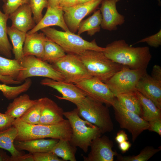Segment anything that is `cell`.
<instances>
[{"mask_svg": "<svg viewBox=\"0 0 161 161\" xmlns=\"http://www.w3.org/2000/svg\"><path fill=\"white\" fill-rule=\"evenodd\" d=\"M102 52L113 62L133 69H146L152 58L148 47H133L123 39L108 44Z\"/></svg>", "mask_w": 161, "mask_h": 161, "instance_id": "6da1fadb", "label": "cell"}, {"mask_svg": "<svg viewBox=\"0 0 161 161\" xmlns=\"http://www.w3.org/2000/svg\"><path fill=\"white\" fill-rule=\"evenodd\" d=\"M13 126L17 130L15 140L18 141L48 138L69 141L72 134V128L67 119L54 124L43 125L30 124L16 119Z\"/></svg>", "mask_w": 161, "mask_h": 161, "instance_id": "7a4b0ae2", "label": "cell"}, {"mask_svg": "<svg viewBox=\"0 0 161 161\" xmlns=\"http://www.w3.org/2000/svg\"><path fill=\"white\" fill-rule=\"evenodd\" d=\"M63 115L69 120L72 128L70 143L86 153L92 141L102 135L100 130L95 125L82 119L78 114L77 108L64 112Z\"/></svg>", "mask_w": 161, "mask_h": 161, "instance_id": "3957f363", "label": "cell"}, {"mask_svg": "<svg viewBox=\"0 0 161 161\" xmlns=\"http://www.w3.org/2000/svg\"><path fill=\"white\" fill-rule=\"evenodd\" d=\"M49 39L61 47L67 54L78 55L85 50L103 51L105 47L98 46L94 39L91 41L70 31H62L48 27L41 30Z\"/></svg>", "mask_w": 161, "mask_h": 161, "instance_id": "277c9868", "label": "cell"}, {"mask_svg": "<svg viewBox=\"0 0 161 161\" xmlns=\"http://www.w3.org/2000/svg\"><path fill=\"white\" fill-rule=\"evenodd\" d=\"M77 55L90 75L103 82L125 66L113 62L101 51L87 50Z\"/></svg>", "mask_w": 161, "mask_h": 161, "instance_id": "5b68a950", "label": "cell"}, {"mask_svg": "<svg viewBox=\"0 0 161 161\" xmlns=\"http://www.w3.org/2000/svg\"><path fill=\"white\" fill-rule=\"evenodd\" d=\"M75 105L79 116L97 126L102 134L112 131L114 125L109 111L103 103L86 96Z\"/></svg>", "mask_w": 161, "mask_h": 161, "instance_id": "8992f818", "label": "cell"}, {"mask_svg": "<svg viewBox=\"0 0 161 161\" xmlns=\"http://www.w3.org/2000/svg\"><path fill=\"white\" fill-rule=\"evenodd\" d=\"M25 69L21 71L16 80L22 82L33 77H41L57 81H64V78L51 64L35 56H24L20 62Z\"/></svg>", "mask_w": 161, "mask_h": 161, "instance_id": "52a82bcc", "label": "cell"}, {"mask_svg": "<svg viewBox=\"0 0 161 161\" xmlns=\"http://www.w3.org/2000/svg\"><path fill=\"white\" fill-rule=\"evenodd\" d=\"M146 72V69H133L125 66L103 82L116 97L135 91L138 80Z\"/></svg>", "mask_w": 161, "mask_h": 161, "instance_id": "ba28073f", "label": "cell"}, {"mask_svg": "<svg viewBox=\"0 0 161 161\" xmlns=\"http://www.w3.org/2000/svg\"><path fill=\"white\" fill-rule=\"evenodd\" d=\"M60 73L64 81L75 83L92 77L77 55L67 54L63 58L51 64Z\"/></svg>", "mask_w": 161, "mask_h": 161, "instance_id": "9c48e42d", "label": "cell"}, {"mask_svg": "<svg viewBox=\"0 0 161 161\" xmlns=\"http://www.w3.org/2000/svg\"><path fill=\"white\" fill-rule=\"evenodd\" d=\"M112 106L116 120L121 128L127 129L131 134L133 142L143 131L148 130L149 122L136 114L125 108L116 97Z\"/></svg>", "mask_w": 161, "mask_h": 161, "instance_id": "30bf717a", "label": "cell"}, {"mask_svg": "<svg viewBox=\"0 0 161 161\" xmlns=\"http://www.w3.org/2000/svg\"><path fill=\"white\" fill-rule=\"evenodd\" d=\"M87 96L96 101L111 106L115 97L106 84L93 77L84 79L74 83Z\"/></svg>", "mask_w": 161, "mask_h": 161, "instance_id": "8fae6325", "label": "cell"}, {"mask_svg": "<svg viewBox=\"0 0 161 161\" xmlns=\"http://www.w3.org/2000/svg\"><path fill=\"white\" fill-rule=\"evenodd\" d=\"M103 0H92L71 6L62 7L64 17L69 31L75 33L82 19L94 11Z\"/></svg>", "mask_w": 161, "mask_h": 161, "instance_id": "7c38bea8", "label": "cell"}, {"mask_svg": "<svg viewBox=\"0 0 161 161\" xmlns=\"http://www.w3.org/2000/svg\"><path fill=\"white\" fill-rule=\"evenodd\" d=\"M90 146L91 151L87 156H83L84 161H113L118 154L112 150L113 142L105 135L94 139Z\"/></svg>", "mask_w": 161, "mask_h": 161, "instance_id": "4fadbf2b", "label": "cell"}, {"mask_svg": "<svg viewBox=\"0 0 161 161\" xmlns=\"http://www.w3.org/2000/svg\"><path fill=\"white\" fill-rule=\"evenodd\" d=\"M40 83L42 85L52 88L58 91L62 95L61 97L55 96L58 99L67 100L75 104L86 96L81 90L72 83L45 78L42 80Z\"/></svg>", "mask_w": 161, "mask_h": 161, "instance_id": "5bb4252c", "label": "cell"}, {"mask_svg": "<svg viewBox=\"0 0 161 161\" xmlns=\"http://www.w3.org/2000/svg\"><path fill=\"white\" fill-rule=\"evenodd\" d=\"M120 0H103L99 9L102 15L101 27L110 31L115 30L117 27L123 24L125 21V17L119 13L116 4Z\"/></svg>", "mask_w": 161, "mask_h": 161, "instance_id": "9a60e30c", "label": "cell"}, {"mask_svg": "<svg viewBox=\"0 0 161 161\" xmlns=\"http://www.w3.org/2000/svg\"><path fill=\"white\" fill-rule=\"evenodd\" d=\"M135 90L161 109V82L154 79L146 72L138 80Z\"/></svg>", "mask_w": 161, "mask_h": 161, "instance_id": "2e32d148", "label": "cell"}, {"mask_svg": "<svg viewBox=\"0 0 161 161\" xmlns=\"http://www.w3.org/2000/svg\"><path fill=\"white\" fill-rule=\"evenodd\" d=\"M54 26L60 27L64 31H70L64 20L62 8L52 7L48 5L44 16L35 27L27 33L32 34L43 28Z\"/></svg>", "mask_w": 161, "mask_h": 161, "instance_id": "e0dca14e", "label": "cell"}, {"mask_svg": "<svg viewBox=\"0 0 161 161\" xmlns=\"http://www.w3.org/2000/svg\"><path fill=\"white\" fill-rule=\"evenodd\" d=\"M32 14L29 4L23 5L9 15L12 21L11 27L27 33L32 29L36 24L32 16Z\"/></svg>", "mask_w": 161, "mask_h": 161, "instance_id": "ac0fdd59", "label": "cell"}, {"mask_svg": "<svg viewBox=\"0 0 161 161\" xmlns=\"http://www.w3.org/2000/svg\"><path fill=\"white\" fill-rule=\"evenodd\" d=\"M42 107L41 117L38 124L52 125L64 119V111L54 101L47 97L41 98Z\"/></svg>", "mask_w": 161, "mask_h": 161, "instance_id": "d6986e66", "label": "cell"}, {"mask_svg": "<svg viewBox=\"0 0 161 161\" xmlns=\"http://www.w3.org/2000/svg\"><path fill=\"white\" fill-rule=\"evenodd\" d=\"M58 140V139L53 138L38 139L22 141L15 140L14 144L18 150H26L33 154L51 151Z\"/></svg>", "mask_w": 161, "mask_h": 161, "instance_id": "ffe728a7", "label": "cell"}, {"mask_svg": "<svg viewBox=\"0 0 161 161\" xmlns=\"http://www.w3.org/2000/svg\"><path fill=\"white\" fill-rule=\"evenodd\" d=\"M47 38L42 32L27 33L23 47L24 56L33 55L41 59Z\"/></svg>", "mask_w": 161, "mask_h": 161, "instance_id": "44dd1931", "label": "cell"}, {"mask_svg": "<svg viewBox=\"0 0 161 161\" xmlns=\"http://www.w3.org/2000/svg\"><path fill=\"white\" fill-rule=\"evenodd\" d=\"M13 99L7 107L5 113L15 119L19 118L38 100L31 99L27 94L18 96Z\"/></svg>", "mask_w": 161, "mask_h": 161, "instance_id": "7402d4cb", "label": "cell"}, {"mask_svg": "<svg viewBox=\"0 0 161 161\" xmlns=\"http://www.w3.org/2000/svg\"><path fill=\"white\" fill-rule=\"evenodd\" d=\"M136 92L141 106L140 117L144 120L150 122L161 119V109L158 108L150 99L143 95L137 91Z\"/></svg>", "mask_w": 161, "mask_h": 161, "instance_id": "603a6c76", "label": "cell"}, {"mask_svg": "<svg viewBox=\"0 0 161 161\" xmlns=\"http://www.w3.org/2000/svg\"><path fill=\"white\" fill-rule=\"evenodd\" d=\"M7 33L12 44V52L15 59L21 62L24 56L23 47L27 33L7 27Z\"/></svg>", "mask_w": 161, "mask_h": 161, "instance_id": "cb8c5ba5", "label": "cell"}, {"mask_svg": "<svg viewBox=\"0 0 161 161\" xmlns=\"http://www.w3.org/2000/svg\"><path fill=\"white\" fill-rule=\"evenodd\" d=\"M17 135L16 129L13 126L8 129L0 132V148L8 151L11 156L15 157L24 154L18 150L14 142Z\"/></svg>", "mask_w": 161, "mask_h": 161, "instance_id": "d4e9b609", "label": "cell"}, {"mask_svg": "<svg viewBox=\"0 0 161 161\" xmlns=\"http://www.w3.org/2000/svg\"><path fill=\"white\" fill-rule=\"evenodd\" d=\"M102 15L100 10H95L93 14L80 23L78 29V34L80 35L86 32L88 35L92 36L100 31Z\"/></svg>", "mask_w": 161, "mask_h": 161, "instance_id": "484cf974", "label": "cell"}, {"mask_svg": "<svg viewBox=\"0 0 161 161\" xmlns=\"http://www.w3.org/2000/svg\"><path fill=\"white\" fill-rule=\"evenodd\" d=\"M9 16L0 9V54L10 58L12 56V46L8 40L7 33V22Z\"/></svg>", "mask_w": 161, "mask_h": 161, "instance_id": "4316f807", "label": "cell"}, {"mask_svg": "<svg viewBox=\"0 0 161 161\" xmlns=\"http://www.w3.org/2000/svg\"><path fill=\"white\" fill-rule=\"evenodd\" d=\"M66 55L65 52L61 47L47 37L41 60L51 64Z\"/></svg>", "mask_w": 161, "mask_h": 161, "instance_id": "83f0119b", "label": "cell"}, {"mask_svg": "<svg viewBox=\"0 0 161 161\" xmlns=\"http://www.w3.org/2000/svg\"><path fill=\"white\" fill-rule=\"evenodd\" d=\"M24 69L20 62L16 59L0 56V75L10 77L16 80L20 72Z\"/></svg>", "mask_w": 161, "mask_h": 161, "instance_id": "f1b7e54d", "label": "cell"}, {"mask_svg": "<svg viewBox=\"0 0 161 161\" xmlns=\"http://www.w3.org/2000/svg\"><path fill=\"white\" fill-rule=\"evenodd\" d=\"M115 97L125 108L141 116V106L136 90L121 94Z\"/></svg>", "mask_w": 161, "mask_h": 161, "instance_id": "f546056e", "label": "cell"}, {"mask_svg": "<svg viewBox=\"0 0 161 161\" xmlns=\"http://www.w3.org/2000/svg\"><path fill=\"white\" fill-rule=\"evenodd\" d=\"M76 147L69 140H59L51 151L64 161H76Z\"/></svg>", "mask_w": 161, "mask_h": 161, "instance_id": "4dcf8cb0", "label": "cell"}, {"mask_svg": "<svg viewBox=\"0 0 161 161\" xmlns=\"http://www.w3.org/2000/svg\"><path fill=\"white\" fill-rule=\"evenodd\" d=\"M22 84L16 86H10L4 83H0V91L3 96L8 100L13 99L21 93L28 91L31 86L32 81L26 79Z\"/></svg>", "mask_w": 161, "mask_h": 161, "instance_id": "1f68e13d", "label": "cell"}, {"mask_svg": "<svg viewBox=\"0 0 161 161\" xmlns=\"http://www.w3.org/2000/svg\"><path fill=\"white\" fill-rule=\"evenodd\" d=\"M42 107L41 98L28 109L19 118L20 120L30 124H38L41 115Z\"/></svg>", "mask_w": 161, "mask_h": 161, "instance_id": "d6a6232c", "label": "cell"}, {"mask_svg": "<svg viewBox=\"0 0 161 161\" xmlns=\"http://www.w3.org/2000/svg\"><path fill=\"white\" fill-rule=\"evenodd\" d=\"M161 148H155L147 146L143 149L140 153L136 156H122L118 154L117 160L120 161H146L161 150Z\"/></svg>", "mask_w": 161, "mask_h": 161, "instance_id": "836d02e7", "label": "cell"}, {"mask_svg": "<svg viewBox=\"0 0 161 161\" xmlns=\"http://www.w3.org/2000/svg\"><path fill=\"white\" fill-rule=\"evenodd\" d=\"M29 4L31 9L33 18L36 24L43 17V9L47 8L48 6L47 0H30Z\"/></svg>", "mask_w": 161, "mask_h": 161, "instance_id": "e575fe53", "label": "cell"}, {"mask_svg": "<svg viewBox=\"0 0 161 161\" xmlns=\"http://www.w3.org/2000/svg\"><path fill=\"white\" fill-rule=\"evenodd\" d=\"M30 0H6L2 6L4 13L9 15L20 6L29 4Z\"/></svg>", "mask_w": 161, "mask_h": 161, "instance_id": "d590c367", "label": "cell"}, {"mask_svg": "<svg viewBox=\"0 0 161 161\" xmlns=\"http://www.w3.org/2000/svg\"><path fill=\"white\" fill-rule=\"evenodd\" d=\"M33 155L34 161H64L51 151L35 153Z\"/></svg>", "mask_w": 161, "mask_h": 161, "instance_id": "8d00e7d4", "label": "cell"}, {"mask_svg": "<svg viewBox=\"0 0 161 161\" xmlns=\"http://www.w3.org/2000/svg\"><path fill=\"white\" fill-rule=\"evenodd\" d=\"M142 42H146L149 46L157 48L161 45V30L156 34L146 37L136 42L134 44Z\"/></svg>", "mask_w": 161, "mask_h": 161, "instance_id": "74e56055", "label": "cell"}, {"mask_svg": "<svg viewBox=\"0 0 161 161\" xmlns=\"http://www.w3.org/2000/svg\"><path fill=\"white\" fill-rule=\"evenodd\" d=\"M15 119L7 114L0 112V132L13 126Z\"/></svg>", "mask_w": 161, "mask_h": 161, "instance_id": "f35d334b", "label": "cell"}, {"mask_svg": "<svg viewBox=\"0 0 161 161\" xmlns=\"http://www.w3.org/2000/svg\"><path fill=\"white\" fill-rule=\"evenodd\" d=\"M148 130L155 132L161 136V119H157L149 122Z\"/></svg>", "mask_w": 161, "mask_h": 161, "instance_id": "ab89813d", "label": "cell"}, {"mask_svg": "<svg viewBox=\"0 0 161 161\" xmlns=\"http://www.w3.org/2000/svg\"><path fill=\"white\" fill-rule=\"evenodd\" d=\"M10 161H34L32 154H24L20 156L10 157Z\"/></svg>", "mask_w": 161, "mask_h": 161, "instance_id": "60d3db41", "label": "cell"}, {"mask_svg": "<svg viewBox=\"0 0 161 161\" xmlns=\"http://www.w3.org/2000/svg\"><path fill=\"white\" fill-rule=\"evenodd\" d=\"M151 76L155 80L161 82V67L160 66L155 65L153 66Z\"/></svg>", "mask_w": 161, "mask_h": 161, "instance_id": "b9f144b4", "label": "cell"}, {"mask_svg": "<svg viewBox=\"0 0 161 161\" xmlns=\"http://www.w3.org/2000/svg\"><path fill=\"white\" fill-rule=\"evenodd\" d=\"M128 140V136L123 130H120L117 132L115 137L116 142L119 144L121 143Z\"/></svg>", "mask_w": 161, "mask_h": 161, "instance_id": "7bdbcfd3", "label": "cell"}, {"mask_svg": "<svg viewBox=\"0 0 161 161\" xmlns=\"http://www.w3.org/2000/svg\"><path fill=\"white\" fill-rule=\"evenodd\" d=\"M0 81L3 83L7 85L19 84L22 83L15 80L12 78L4 76L1 75H0Z\"/></svg>", "mask_w": 161, "mask_h": 161, "instance_id": "ee69618b", "label": "cell"}, {"mask_svg": "<svg viewBox=\"0 0 161 161\" xmlns=\"http://www.w3.org/2000/svg\"><path fill=\"white\" fill-rule=\"evenodd\" d=\"M118 144L119 148L122 153H124L128 151L131 146V143L127 140Z\"/></svg>", "mask_w": 161, "mask_h": 161, "instance_id": "f6af8a7d", "label": "cell"}, {"mask_svg": "<svg viewBox=\"0 0 161 161\" xmlns=\"http://www.w3.org/2000/svg\"><path fill=\"white\" fill-rule=\"evenodd\" d=\"M78 0H61L59 6L61 7H68L75 4Z\"/></svg>", "mask_w": 161, "mask_h": 161, "instance_id": "bcb514c9", "label": "cell"}, {"mask_svg": "<svg viewBox=\"0 0 161 161\" xmlns=\"http://www.w3.org/2000/svg\"><path fill=\"white\" fill-rule=\"evenodd\" d=\"M10 157L6 152L0 149V161H10Z\"/></svg>", "mask_w": 161, "mask_h": 161, "instance_id": "7dc6e473", "label": "cell"}, {"mask_svg": "<svg viewBox=\"0 0 161 161\" xmlns=\"http://www.w3.org/2000/svg\"><path fill=\"white\" fill-rule=\"evenodd\" d=\"M61 0H47L48 6L52 7H58Z\"/></svg>", "mask_w": 161, "mask_h": 161, "instance_id": "c3c4849f", "label": "cell"}, {"mask_svg": "<svg viewBox=\"0 0 161 161\" xmlns=\"http://www.w3.org/2000/svg\"><path fill=\"white\" fill-rule=\"evenodd\" d=\"M91 0H78L75 5L81 4Z\"/></svg>", "mask_w": 161, "mask_h": 161, "instance_id": "681fc988", "label": "cell"}, {"mask_svg": "<svg viewBox=\"0 0 161 161\" xmlns=\"http://www.w3.org/2000/svg\"><path fill=\"white\" fill-rule=\"evenodd\" d=\"M0 1H2L4 3L6 2V0H0Z\"/></svg>", "mask_w": 161, "mask_h": 161, "instance_id": "f907efd6", "label": "cell"}, {"mask_svg": "<svg viewBox=\"0 0 161 161\" xmlns=\"http://www.w3.org/2000/svg\"><path fill=\"white\" fill-rule=\"evenodd\" d=\"M158 1H159V4H161V1H160V0H157Z\"/></svg>", "mask_w": 161, "mask_h": 161, "instance_id": "816d5d0a", "label": "cell"}]
</instances>
